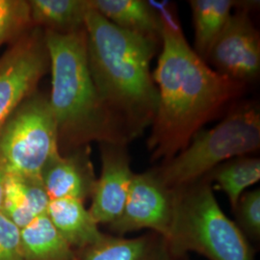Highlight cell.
I'll list each match as a JSON object with an SVG mask.
<instances>
[{"instance_id": "cell-21", "label": "cell", "mask_w": 260, "mask_h": 260, "mask_svg": "<svg viewBox=\"0 0 260 260\" xmlns=\"http://www.w3.org/2000/svg\"><path fill=\"white\" fill-rule=\"evenodd\" d=\"M28 1L0 0V46L31 23Z\"/></svg>"}, {"instance_id": "cell-9", "label": "cell", "mask_w": 260, "mask_h": 260, "mask_svg": "<svg viewBox=\"0 0 260 260\" xmlns=\"http://www.w3.org/2000/svg\"><path fill=\"white\" fill-rule=\"evenodd\" d=\"M250 5H239L207 57L216 72L244 84L256 79L260 72L259 33L249 16Z\"/></svg>"}, {"instance_id": "cell-8", "label": "cell", "mask_w": 260, "mask_h": 260, "mask_svg": "<svg viewBox=\"0 0 260 260\" xmlns=\"http://www.w3.org/2000/svg\"><path fill=\"white\" fill-rule=\"evenodd\" d=\"M173 212L174 192L161 181L156 171L151 169L134 174L121 215L107 228L109 234L117 236L149 230L166 238Z\"/></svg>"}, {"instance_id": "cell-3", "label": "cell", "mask_w": 260, "mask_h": 260, "mask_svg": "<svg viewBox=\"0 0 260 260\" xmlns=\"http://www.w3.org/2000/svg\"><path fill=\"white\" fill-rule=\"evenodd\" d=\"M45 42L51 69L49 105L55 117L59 143L127 145L121 124L104 106L90 72L85 28L59 33L47 30Z\"/></svg>"}, {"instance_id": "cell-2", "label": "cell", "mask_w": 260, "mask_h": 260, "mask_svg": "<svg viewBox=\"0 0 260 260\" xmlns=\"http://www.w3.org/2000/svg\"><path fill=\"white\" fill-rule=\"evenodd\" d=\"M84 28L98 93L132 141L152 125L156 116L159 95L150 62L161 40L118 27L92 7Z\"/></svg>"}, {"instance_id": "cell-7", "label": "cell", "mask_w": 260, "mask_h": 260, "mask_svg": "<svg viewBox=\"0 0 260 260\" xmlns=\"http://www.w3.org/2000/svg\"><path fill=\"white\" fill-rule=\"evenodd\" d=\"M49 58L45 34L34 31L0 57V127L35 90Z\"/></svg>"}, {"instance_id": "cell-5", "label": "cell", "mask_w": 260, "mask_h": 260, "mask_svg": "<svg viewBox=\"0 0 260 260\" xmlns=\"http://www.w3.org/2000/svg\"><path fill=\"white\" fill-rule=\"evenodd\" d=\"M260 147V111L255 103L232 105L223 121L197 132L185 149L154 168L169 189L190 184L233 157L247 156Z\"/></svg>"}, {"instance_id": "cell-6", "label": "cell", "mask_w": 260, "mask_h": 260, "mask_svg": "<svg viewBox=\"0 0 260 260\" xmlns=\"http://www.w3.org/2000/svg\"><path fill=\"white\" fill-rule=\"evenodd\" d=\"M59 154L58 126L48 99L31 95L0 127V164L8 175L41 178Z\"/></svg>"}, {"instance_id": "cell-12", "label": "cell", "mask_w": 260, "mask_h": 260, "mask_svg": "<svg viewBox=\"0 0 260 260\" xmlns=\"http://www.w3.org/2000/svg\"><path fill=\"white\" fill-rule=\"evenodd\" d=\"M79 260H178L161 234L148 232L126 238L104 234L95 244L81 251Z\"/></svg>"}, {"instance_id": "cell-15", "label": "cell", "mask_w": 260, "mask_h": 260, "mask_svg": "<svg viewBox=\"0 0 260 260\" xmlns=\"http://www.w3.org/2000/svg\"><path fill=\"white\" fill-rule=\"evenodd\" d=\"M91 7L118 27L161 40L159 10L143 0H90Z\"/></svg>"}, {"instance_id": "cell-4", "label": "cell", "mask_w": 260, "mask_h": 260, "mask_svg": "<svg viewBox=\"0 0 260 260\" xmlns=\"http://www.w3.org/2000/svg\"><path fill=\"white\" fill-rule=\"evenodd\" d=\"M173 192L174 212L166 240L177 259L194 251L208 260H254L251 243L223 213L204 177Z\"/></svg>"}, {"instance_id": "cell-18", "label": "cell", "mask_w": 260, "mask_h": 260, "mask_svg": "<svg viewBox=\"0 0 260 260\" xmlns=\"http://www.w3.org/2000/svg\"><path fill=\"white\" fill-rule=\"evenodd\" d=\"M28 3L32 22L59 33L83 29L91 8L90 0H31Z\"/></svg>"}, {"instance_id": "cell-22", "label": "cell", "mask_w": 260, "mask_h": 260, "mask_svg": "<svg viewBox=\"0 0 260 260\" xmlns=\"http://www.w3.org/2000/svg\"><path fill=\"white\" fill-rule=\"evenodd\" d=\"M19 228L0 211V260H24Z\"/></svg>"}, {"instance_id": "cell-1", "label": "cell", "mask_w": 260, "mask_h": 260, "mask_svg": "<svg viewBox=\"0 0 260 260\" xmlns=\"http://www.w3.org/2000/svg\"><path fill=\"white\" fill-rule=\"evenodd\" d=\"M159 12L162 50L152 74L159 102L148 148L152 161L166 162L208 121L229 110L246 84L211 69L186 41L175 14L164 6Z\"/></svg>"}, {"instance_id": "cell-24", "label": "cell", "mask_w": 260, "mask_h": 260, "mask_svg": "<svg viewBox=\"0 0 260 260\" xmlns=\"http://www.w3.org/2000/svg\"><path fill=\"white\" fill-rule=\"evenodd\" d=\"M182 260H189V258H188V257H187V256H185V257H184V258H183V259Z\"/></svg>"}, {"instance_id": "cell-16", "label": "cell", "mask_w": 260, "mask_h": 260, "mask_svg": "<svg viewBox=\"0 0 260 260\" xmlns=\"http://www.w3.org/2000/svg\"><path fill=\"white\" fill-rule=\"evenodd\" d=\"M24 260H77L75 250L57 231L47 214L19 231Z\"/></svg>"}, {"instance_id": "cell-23", "label": "cell", "mask_w": 260, "mask_h": 260, "mask_svg": "<svg viewBox=\"0 0 260 260\" xmlns=\"http://www.w3.org/2000/svg\"><path fill=\"white\" fill-rule=\"evenodd\" d=\"M6 173L4 169L0 164V211H1V205H2V198H3V188H4V181H5Z\"/></svg>"}, {"instance_id": "cell-17", "label": "cell", "mask_w": 260, "mask_h": 260, "mask_svg": "<svg viewBox=\"0 0 260 260\" xmlns=\"http://www.w3.org/2000/svg\"><path fill=\"white\" fill-rule=\"evenodd\" d=\"M189 3L195 26L194 50L206 61L215 41L233 15L232 11L239 4L233 0H191Z\"/></svg>"}, {"instance_id": "cell-13", "label": "cell", "mask_w": 260, "mask_h": 260, "mask_svg": "<svg viewBox=\"0 0 260 260\" xmlns=\"http://www.w3.org/2000/svg\"><path fill=\"white\" fill-rule=\"evenodd\" d=\"M49 202L42 178L6 174L1 212L19 230L47 214Z\"/></svg>"}, {"instance_id": "cell-10", "label": "cell", "mask_w": 260, "mask_h": 260, "mask_svg": "<svg viewBox=\"0 0 260 260\" xmlns=\"http://www.w3.org/2000/svg\"><path fill=\"white\" fill-rule=\"evenodd\" d=\"M102 174L96 178L89 209L99 224L108 225L124 207L134 173L125 145L102 143Z\"/></svg>"}, {"instance_id": "cell-20", "label": "cell", "mask_w": 260, "mask_h": 260, "mask_svg": "<svg viewBox=\"0 0 260 260\" xmlns=\"http://www.w3.org/2000/svg\"><path fill=\"white\" fill-rule=\"evenodd\" d=\"M236 221L247 239L252 242L260 240V190L254 189L242 194L233 209Z\"/></svg>"}, {"instance_id": "cell-14", "label": "cell", "mask_w": 260, "mask_h": 260, "mask_svg": "<svg viewBox=\"0 0 260 260\" xmlns=\"http://www.w3.org/2000/svg\"><path fill=\"white\" fill-rule=\"evenodd\" d=\"M47 215L75 251H83L100 241L105 234L80 200H52L49 202Z\"/></svg>"}, {"instance_id": "cell-11", "label": "cell", "mask_w": 260, "mask_h": 260, "mask_svg": "<svg viewBox=\"0 0 260 260\" xmlns=\"http://www.w3.org/2000/svg\"><path fill=\"white\" fill-rule=\"evenodd\" d=\"M89 149H78L69 155L53 158L42 173V182L52 200L91 198L96 177L90 160Z\"/></svg>"}, {"instance_id": "cell-19", "label": "cell", "mask_w": 260, "mask_h": 260, "mask_svg": "<svg viewBox=\"0 0 260 260\" xmlns=\"http://www.w3.org/2000/svg\"><path fill=\"white\" fill-rule=\"evenodd\" d=\"M204 178L210 184L214 182L228 196L233 211L245 190L259 180V158L239 156L230 159L214 168Z\"/></svg>"}]
</instances>
